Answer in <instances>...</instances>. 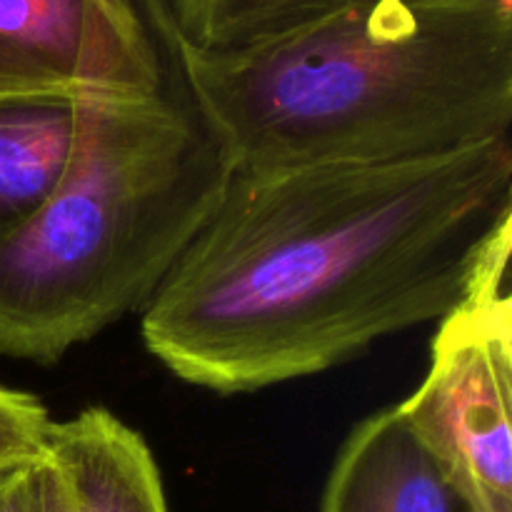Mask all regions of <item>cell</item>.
<instances>
[{
	"label": "cell",
	"mask_w": 512,
	"mask_h": 512,
	"mask_svg": "<svg viewBox=\"0 0 512 512\" xmlns=\"http://www.w3.org/2000/svg\"><path fill=\"white\" fill-rule=\"evenodd\" d=\"M230 175L188 93L95 98L63 183L0 238V355L58 363L145 308Z\"/></svg>",
	"instance_id": "obj_3"
},
{
	"label": "cell",
	"mask_w": 512,
	"mask_h": 512,
	"mask_svg": "<svg viewBox=\"0 0 512 512\" xmlns=\"http://www.w3.org/2000/svg\"><path fill=\"white\" fill-rule=\"evenodd\" d=\"M95 98L0 93V238L58 190Z\"/></svg>",
	"instance_id": "obj_8"
},
{
	"label": "cell",
	"mask_w": 512,
	"mask_h": 512,
	"mask_svg": "<svg viewBox=\"0 0 512 512\" xmlns=\"http://www.w3.org/2000/svg\"><path fill=\"white\" fill-rule=\"evenodd\" d=\"M53 418L35 395L0 385V470L40 458Z\"/></svg>",
	"instance_id": "obj_10"
},
{
	"label": "cell",
	"mask_w": 512,
	"mask_h": 512,
	"mask_svg": "<svg viewBox=\"0 0 512 512\" xmlns=\"http://www.w3.org/2000/svg\"><path fill=\"white\" fill-rule=\"evenodd\" d=\"M320 512H480L400 408L363 420L340 450Z\"/></svg>",
	"instance_id": "obj_6"
},
{
	"label": "cell",
	"mask_w": 512,
	"mask_h": 512,
	"mask_svg": "<svg viewBox=\"0 0 512 512\" xmlns=\"http://www.w3.org/2000/svg\"><path fill=\"white\" fill-rule=\"evenodd\" d=\"M0 512H65L63 485L48 455L0 470Z\"/></svg>",
	"instance_id": "obj_11"
},
{
	"label": "cell",
	"mask_w": 512,
	"mask_h": 512,
	"mask_svg": "<svg viewBox=\"0 0 512 512\" xmlns=\"http://www.w3.org/2000/svg\"><path fill=\"white\" fill-rule=\"evenodd\" d=\"M45 455L58 470L65 512H168L153 453L108 410L53 420Z\"/></svg>",
	"instance_id": "obj_7"
},
{
	"label": "cell",
	"mask_w": 512,
	"mask_h": 512,
	"mask_svg": "<svg viewBox=\"0 0 512 512\" xmlns=\"http://www.w3.org/2000/svg\"><path fill=\"white\" fill-rule=\"evenodd\" d=\"M0 93L145 100L188 90L108 0H0Z\"/></svg>",
	"instance_id": "obj_5"
},
{
	"label": "cell",
	"mask_w": 512,
	"mask_h": 512,
	"mask_svg": "<svg viewBox=\"0 0 512 512\" xmlns=\"http://www.w3.org/2000/svg\"><path fill=\"white\" fill-rule=\"evenodd\" d=\"M183 78L233 170L445 158L510 138L512 0H348Z\"/></svg>",
	"instance_id": "obj_2"
},
{
	"label": "cell",
	"mask_w": 512,
	"mask_h": 512,
	"mask_svg": "<svg viewBox=\"0 0 512 512\" xmlns=\"http://www.w3.org/2000/svg\"><path fill=\"white\" fill-rule=\"evenodd\" d=\"M135 33L170 65L183 73V35L175 23L170 0H108Z\"/></svg>",
	"instance_id": "obj_12"
},
{
	"label": "cell",
	"mask_w": 512,
	"mask_h": 512,
	"mask_svg": "<svg viewBox=\"0 0 512 512\" xmlns=\"http://www.w3.org/2000/svg\"><path fill=\"white\" fill-rule=\"evenodd\" d=\"M348 0H170L183 43L240 50L290 33Z\"/></svg>",
	"instance_id": "obj_9"
},
{
	"label": "cell",
	"mask_w": 512,
	"mask_h": 512,
	"mask_svg": "<svg viewBox=\"0 0 512 512\" xmlns=\"http://www.w3.org/2000/svg\"><path fill=\"white\" fill-rule=\"evenodd\" d=\"M510 250L440 320L420 388L398 405L470 490L480 512H512Z\"/></svg>",
	"instance_id": "obj_4"
},
{
	"label": "cell",
	"mask_w": 512,
	"mask_h": 512,
	"mask_svg": "<svg viewBox=\"0 0 512 512\" xmlns=\"http://www.w3.org/2000/svg\"><path fill=\"white\" fill-rule=\"evenodd\" d=\"M512 248V140L415 163L233 170L143 308L185 383L250 393L443 320Z\"/></svg>",
	"instance_id": "obj_1"
}]
</instances>
